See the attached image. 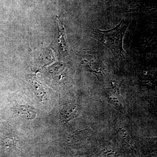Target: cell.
I'll list each match as a JSON object with an SVG mask.
<instances>
[{"mask_svg": "<svg viewBox=\"0 0 157 157\" xmlns=\"http://www.w3.org/2000/svg\"><path fill=\"white\" fill-rule=\"evenodd\" d=\"M128 26V22L123 19L117 26L109 30H92L90 36L109 48L116 58H121L125 53L123 40Z\"/></svg>", "mask_w": 157, "mask_h": 157, "instance_id": "1", "label": "cell"}, {"mask_svg": "<svg viewBox=\"0 0 157 157\" xmlns=\"http://www.w3.org/2000/svg\"><path fill=\"white\" fill-rule=\"evenodd\" d=\"M56 20L58 27L59 42V50L64 54H67L69 51V47L66 40L64 26L58 17H56Z\"/></svg>", "mask_w": 157, "mask_h": 157, "instance_id": "2", "label": "cell"}, {"mask_svg": "<svg viewBox=\"0 0 157 157\" xmlns=\"http://www.w3.org/2000/svg\"><path fill=\"white\" fill-rule=\"evenodd\" d=\"M13 111L17 115L27 120H33L36 115V112L33 107L26 105L16 106Z\"/></svg>", "mask_w": 157, "mask_h": 157, "instance_id": "3", "label": "cell"}, {"mask_svg": "<svg viewBox=\"0 0 157 157\" xmlns=\"http://www.w3.org/2000/svg\"><path fill=\"white\" fill-rule=\"evenodd\" d=\"M76 107L75 105H70L65 107L61 112V119L63 121H68L75 116L76 113Z\"/></svg>", "mask_w": 157, "mask_h": 157, "instance_id": "4", "label": "cell"}, {"mask_svg": "<svg viewBox=\"0 0 157 157\" xmlns=\"http://www.w3.org/2000/svg\"><path fill=\"white\" fill-rule=\"evenodd\" d=\"M37 82H37L36 79H36H35L33 81V82H32V84L33 85L34 89L36 92L37 93V95L38 96L39 98L42 99V97L44 95L45 92L42 86Z\"/></svg>", "mask_w": 157, "mask_h": 157, "instance_id": "5", "label": "cell"}]
</instances>
